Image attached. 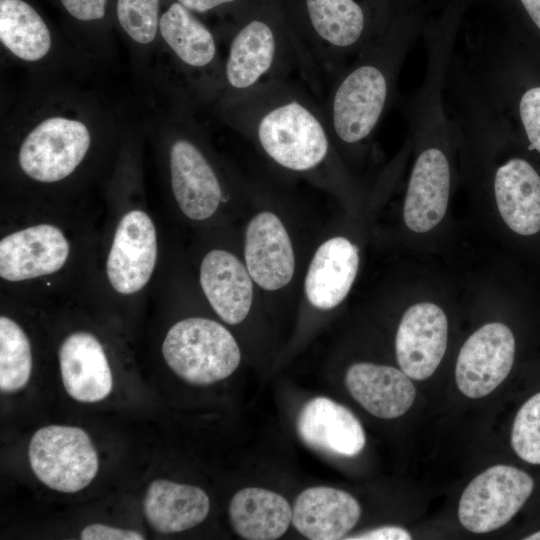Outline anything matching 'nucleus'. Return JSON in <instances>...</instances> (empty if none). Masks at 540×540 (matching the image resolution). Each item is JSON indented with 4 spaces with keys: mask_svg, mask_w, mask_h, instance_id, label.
I'll use <instances>...</instances> for the list:
<instances>
[{
    "mask_svg": "<svg viewBox=\"0 0 540 540\" xmlns=\"http://www.w3.org/2000/svg\"><path fill=\"white\" fill-rule=\"evenodd\" d=\"M16 144V162L28 179L53 184L84 163L98 138L122 126L96 97L52 77H40L2 118Z\"/></svg>",
    "mask_w": 540,
    "mask_h": 540,
    "instance_id": "nucleus-1",
    "label": "nucleus"
},
{
    "mask_svg": "<svg viewBox=\"0 0 540 540\" xmlns=\"http://www.w3.org/2000/svg\"><path fill=\"white\" fill-rule=\"evenodd\" d=\"M213 108L226 126L250 138L286 170L312 173L330 159L335 140L323 106L291 79L220 99Z\"/></svg>",
    "mask_w": 540,
    "mask_h": 540,
    "instance_id": "nucleus-2",
    "label": "nucleus"
},
{
    "mask_svg": "<svg viewBox=\"0 0 540 540\" xmlns=\"http://www.w3.org/2000/svg\"><path fill=\"white\" fill-rule=\"evenodd\" d=\"M419 33L416 20L391 14L332 82L322 106L336 143L353 148L373 135Z\"/></svg>",
    "mask_w": 540,
    "mask_h": 540,
    "instance_id": "nucleus-3",
    "label": "nucleus"
},
{
    "mask_svg": "<svg viewBox=\"0 0 540 540\" xmlns=\"http://www.w3.org/2000/svg\"><path fill=\"white\" fill-rule=\"evenodd\" d=\"M293 32L301 74L321 93L391 15L386 0H278Z\"/></svg>",
    "mask_w": 540,
    "mask_h": 540,
    "instance_id": "nucleus-4",
    "label": "nucleus"
},
{
    "mask_svg": "<svg viewBox=\"0 0 540 540\" xmlns=\"http://www.w3.org/2000/svg\"><path fill=\"white\" fill-rule=\"evenodd\" d=\"M214 31L226 44L217 101L290 79L294 69L301 70L297 44L278 0H259Z\"/></svg>",
    "mask_w": 540,
    "mask_h": 540,
    "instance_id": "nucleus-5",
    "label": "nucleus"
},
{
    "mask_svg": "<svg viewBox=\"0 0 540 540\" xmlns=\"http://www.w3.org/2000/svg\"><path fill=\"white\" fill-rule=\"evenodd\" d=\"M223 54L215 31L176 0H163L149 76L170 99L212 105L222 87Z\"/></svg>",
    "mask_w": 540,
    "mask_h": 540,
    "instance_id": "nucleus-6",
    "label": "nucleus"
},
{
    "mask_svg": "<svg viewBox=\"0 0 540 540\" xmlns=\"http://www.w3.org/2000/svg\"><path fill=\"white\" fill-rule=\"evenodd\" d=\"M194 107L170 99L156 125L166 144L170 186L181 211L192 220L212 216L225 193L219 174L204 147Z\"/></svg>",
    "mask_w": 540,
    "mask_h": 540,
    "instance_id": "nucleus-7",
    "label": "nucleus"
},
{
    "mask_svg": "<svg viewBox=\"0 0 540 540\" xmlns=\"http://www.w3.org/2000/svg\"><path fill=\"white\" fill-rule=\"evenodd\" d=\"M162 353L167 365L183 380L208 385L230 376L241 359L232 334L216 321L187 318L166 334Z\"/></svg>",
    "mask_w": 540,
    "mask_h": 540,
    "instance_id": "nucleus-8",
    "label": "nucleus"
},
{
    "mask_svg": "<svg viewBox=\"0 0 540 540\" xmlns=\"http://www.w3.org/2000/svg\"><path fill=\"white\" fill-rule=\"evenodd\" d=\"M1 54L40 77L71 60L51 22L32 0H0Z\"/></svg>",
    "mask_w": 540,
    "mask_h": 540,
    "instance_id": "nucleus-9",
    "label": "nucleus"
},
{
    "mask_svg": "<svg viewBox=\"0 0 540 540\" xmlns=\"http://www.w3.org/2000/svg\"><path fill=\"white\" fill-rule=\"evenodd\" d=\"M29 461L42 483L64 493L88 486L99 467L89 435L81 428L62 425L45 426L34 433Z\"/></svg>",
    "mask_w": 540,
    "mask_h": 540,
    "instance_id": "nucleus-10",
    "label": "nucleus"
},
{
    "mask_svg": "<svg viewBox=\"0 0 540 540\" xmlns=\"http://www.w3.org/2000/svg\"><path fill=\"white\" fill-rule=\"evenodd\" d=\"M534 488L532 477L516 467L495 465L465 488L458 517L473 533H487L504 526L521 509Z\"/></svg>",
    "mask_w": 540,
    "mask_h": 540,
    "instance_id": "nucleus-11",
    "label": "nucleus"
},
{
    "mask_svg": "<svg viewBox=\"0 0 540 540\" xmlns=\"http://www.w3.org/2000/svg\"><path fill=\"white\" fill-rule=\"evenodd\" d=\"M515 357V338L503 323L492 322L476 330L459 352L455 380L472 399L490 394L508 376Z\"/></svg>",
    "mask_w": 540,
    "mask_h": 540,
    "instance_id": "nucleus-12",
    "label": "nucleus"
},
{
    "mask_svg": "<svg viewBox=\"0 0 540 540\" xmlns=\"http://www.w3.org/2000/svg\"><path fill=\"white\" fill-rule=\"evenodd\" d=\"M157 258L156 229L142 210H132L120 220L108 254L106 271L120 294H133L149 281Z\"/></svg>",
    "mask_w": 540,
    "mask_h": 540,
    "instance_id": "nucleus-13",
    "label": "nucleus"
},
{
    "mask_svg": "<svg viewBox=\"0 0 540 540\" xmlns=\"http://www.w3.org/2000/svg\"><path fill=\"white\" fill-rule=\"evenodd\" d=\"M447 338V317L439 306L430 302L410 306L403 314L395 340L401 370L415 380L429 378L445 354Z\"/></svg>",
    "mask_w": 540,
    "mask_h": 540,
    "instance_id": "nucleus-14",
    "label": "nucleus"
},
{
    "mask_svg": "<svg viewBox=\"0 0 540 540\" xmlns=\"http://www.w3.org/2000/svg\"><path fill=\"white\" fill-rule=\"evenodd\" d=\"M69 255L63 232L50 224L34 225L0 241V276L12 282L49 275L60 270Z\"/></svg>",
    "mask_w": 540,
    "mask_h": 540,
    "instance_id": "nucleus-15",
    "label": "nucleus"
},
{
    "mask_svg": "<svg viewBox=\"0 0 540 540\" xmlns=\"http://www.w3.org/2000/svg\"><path fill=\"white\" fill-rule=\"evenodd\" d=\"M244 253L246 268L261 288L273 291L291 281L295 267L293 248L275 214L261 212L249 222Z\"/></svg>",
    "mask_w": 540,
    "mask_h": 540,
    "instance_id": "nucleus-16",
    "label": "nucleus"
},
{
    "mask_svg": "<svg viewBox=\"0 0 540 540\" xmlns=\"http://www.w3.org/2000/svg\"><path fill=\"white\" fill-rule=\"evenodd\" d=\"M498 211L515 233L530 236L540 231V174L521 157L499 164L493 174Z\"/></svg>",
    "mask_w": 540,
    "mask_h": 540,
    "instance_id": "nucleus-17",
    "label": "nucleus"
},
{
    "mask_svg": "<svg viewBox=\"0 0 540 540\" xmlns=\"http://www.w3.org/2000/svg\"><path fill=\"white\" fill-rule=\"evenodd\" d=\"M302 441L319 451L353 457L365 446V433L359 420L343 405L326 397L309 400L297 419Z\"/></svg>",
    "mask_w": 540,
    "mask_h": 540,
    "instance_id": "nucleus-18",
    "label": "nucleus"
},
{
    "mask_svg": "<svg viewBox=\"0 0 540 540\" xmlns=\"http://www.w3.org/2000/svg\"><path fill=\"white\" fill-rule=\"evenodd\" d=\"M59 364L63 385L70 397L93 403L106 398L113 387V378L104 349L88 332L67 336L59 348Z\"/></svg>",
    "mask_w": 540,
    "mask_h": 540,
    "instance_id": "nucleus-19",
    "label": "nucleus"
},
{
    "mask_svg": "<svg viewBox=\"0 0 540 540\" xmlns=\"http://www.w3.org/2000/svg\"><path fill=\"white\" fill-rule=\"evenodd\" d=\"M352 397L370 414L392 419L403 415L415 400L416 390L402 370L373 363H356L345 376Z\"/></svg>",
    "mask_w": 540,
    "mask_h": 540,
    "instance_id": "nucleus-20",
    "label": "nucleus"
},
{
    "mask_svg": "<svg viewBox=\"0 0 540 540\" xmlns=\"http://www.w3.org/2000/svg\"><path fill=\"white\" fill-rule=\"evenodd\" d=\"M361 514L357 500L343 490L320 486L304 490L292 510L294 527L312 540H336L345 536Z\"/></svg>",
    "mask_w": 540,
    "mask_h": 540,
    "instance_id": "nucleus-21",
    "label": "nucleus"
},
{
    "mask_svg": "<svg viewBox=\"0 0 540 540\" xmlns=\"http://www.w3.org/2000/svg\"><path fill=\"white\" fill-rule=\"evenodd\" d=\"M251 276L230 252L215 249L204 257L200 283L206 298L218 316L236 325L248 315L253 298Z\"/></svg>",
    "mask_w": 540,
    "mask_h": 540,
    "instance_id": "nucleus-22",
    "label": "nucleus"
},
{
    "mask_svg": "<svg viewBox=\"0 0 540 540\" xmlns=\"http://www.w3.org/2000/svg\"><path fill=\"white\" fill-rule=\"evenodd\" d=\"M359 266L358 248L344 237L324 242L316 251L305 279L309 302L319 309H332L349 293Z\"/></svg>",
    "mask_w": 540,
    "mask_h": 540,
    "instance_id": "nucleus-23",
    "label": "nucleus"
},
{
    "mask_svg": "<svg viewBox=\"0 0 540 540\" xmlns=\"http://www.w3.org/2000/svg\"><path fill=\"white\" fill-rule=\"evenodd\" d=\"M209 508V498L201 488L165 479L151 482L144 499L149 524L165 534L200 524L207 517Z\"/></svg>",
    "mask_w": 540,
    "mask_h": 540,
    "instance_id": "nucleus-24",
    "label": "nucleus"
},
{
    "mask_svg": "<svg viewBox=\"0 0 540 540\" xmlns=\"http://www.w3.org/2000/svg\"><path fill=\"white\" fill-rule=\"evenodd\" d=\"M231 524L236 533L249 540L280 538L292 521V509L281 495L258 487L238 491L229 505Z\"/></svg>",
    "mask_w": 540,
    "mask_h": 540,
    "instance_id": "nucleus-25",
    "label": "nucleus"
},
{
    "mask_svg": "<svg viewBox=\"0 0 540 540\" xmlns=\"http://www.w3.org/2000/svg\"><path fill=\"white\" fill-rule=\"evenodd\" d=\"M62 14L77 53L83 60L108 57L113 23V0H48Z\"/></svg>",
    "mask_w": 540,
    "mask_h": 540,
    "instance_id": "nucleus-26",
    "label": "nucleus"
},
{
    "mask_svg": "<svg viewBox=\"0 0 540 540\" xmlns=\"http://www.w3.org/2000/svg\"><path fill=\"white\" fill-rule=\"evenodd\" d=\"M163 0H113V23L140 73L149 75L158 39Z\"/></svg>",
    "mask_w": 540,
    "mask_h": 540,
    "instance_id": "nucleus-27",
    "label": "nucleus"
},
{
    "mask_svg": "<svg viewBox=\"0 0 540 540\" xmlns=\"http://www.w3.org/2000/svg\"><path fill=\"white\" fill-rule=\"evenodd\" d=\"M464 70L478 94L493 111L499 113L515 111L518 123L528 141L529 150H535L540 154V84L530 85L514 96L477 82L465 67Z\"/></svg>",
    "mask_w": 540,
    "mask_h": 540,
    "instance_id": "nucleus-28",
    "label": "nucleus"
},
{
    "mask_svg": "<svg viewBox=\"0 0 540 540\" xmlns=\"http://www.w3.org/2000/svg\"><path fill=\"white\" fill-rule=\"evenodd\" d=\"M32 354L23 329L6 316L0 317V389L21 390L30 379Z\"/></svg>",
    "mask_w": 540,
    "mask_h": 540,
    "instance_id": "nucleus-29",
    "label": "nucleus"
},
{
    "mask_svg": "<svg viewBox=\"0 0 540 540\" xmlns=\"http://www.w3.org/2000/svg\"><path fill=\"white\" fill-rule=\"evenodd\" d=\"M511 445L525 462L540 464V392L529 398L517 412Z\"/></svg>",
    "mask_w": 540,
    "mask_h": 540,
    "instance_id": "nucleus-30",
    "label": "nucleus"
},
{
    "mask_svg": "<svg viewBox=\"0 0 540 540\" xmlns=\"http://www.w3.org/2000/svg\"><path fill=\"white\" fill-rule=\"evenodd\" d=\"M199 15L216 16L220 22L228 20L259 0H176Z\"/></svg>",
    "mask_w": 540,
    "mask_h": 540,
    "instance_id": "nucleus-31",
    "label": "nucleus"
},
{
    "mask_svg": "<svg viewBox=\"0 0 540 540\" xmlns=\"http://www.w3.org/2000/svg\"><path fill=\"white\" fill-rule=\"evenodd\" d=\"M82 540H143L144 537L133 530H124L104 524H91L81 531Z\"/></svg>",
    "mask_w": 540,
    "mask_h": 540,
    "instance_id": "nucleus-32",
    "label": "nucleus"
},
{
    "mask_svg": "<svg viewBox=\"0 0 540 540\" xmlns=\"http://www.w3.org/2000/svg\"><path fill=\"white\" fill-rule=\"evenodd\" d=\"M410 533L399 526H385L377 529H373L367 532L360 533L358 535L348 537L346 539L356 540H409L411 539Z\"/></svg>",
    "mask_w": 540,
    "mask_h": 540,
    "instance_id": "nucleus-33",
    "label": "nucleus"
},
{
    "mask_svg": "<svg viewBox=\"0 0 540 540\" xmlns=\"http://www.w3.org/2000/svg\"><path fill=\"white\" fill-rule=\"evenodd\" d=\"M532 24L540 32V0H519Z\"/></svg>",
    "mask_w": 540,
    "mask_h": 540,
    "instance_id": "nucleus-34",
    "label": "nucleus"
},
{
    "mask_svg": "<svg viewBox=\"0 0 540 540\" xmlns=\"http://www.w3.org/2000/svg\"><path fill=\"white\" fill-rule=\"evenodd\" d=\"M525 540H540V531L535 532L524 538Z\"/></svg>",
    "mask_w": 540,
    "mask_h": 540,
    "instance_id": "nucleus-35",
    "label": "nucleus"
}]
</instances>
